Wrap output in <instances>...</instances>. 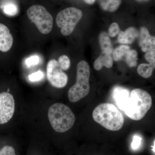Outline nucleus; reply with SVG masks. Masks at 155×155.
<instances>
[{"label": "nucleus", "mask_w": 155, "mask_h": 155, "mask_svg": "<svg viewBox=\"0 0 155 155\" xmlns=\"http://www.w3.org/2000/svg\"><path fill=\"white\" fill-rule=\"evenodd\" d=\"M138 31L135 28L130 27L125 31H121L119 33L118 40L122 44H130L138 36Z\"/></svg>", "instance_id": "obj_12"}, {"label": "nucleus", "mask_w": 155, "mask_h": 155, "mask_svg": "<svg viewBox=\"0 0 155 155\" xmlns=\"http://www.w3.org/2000/svg\"><path fill=\"white\" fill-rule=\"evenodd\" d=\"M47 77L50 84L57 88H63L68 82V76L55 59H52L48 62Z\"/></svg>", "instance_id": "obj_7"}, {"label": "nucleus", "mask_w": 155, "mask_h": 155, "mask_svg": "<svg viewBox=\"0 0 155 155\" xmlns=\"http://www.w3.org/2000/svg\"><path fill=\"white\" fill-rule=\"evenodd\" d=\"M58 64L63 70H67L70 67V61L67 56L62 55L58 59Z\"/></svg>", "instance_id": "obj_20"}, {"label": "nucleus", "mask_w": 155, "mask_h": 155, "mask_svg": "<svg viewBox=\"0 0 155 155\" xmlns=\"http://www.w3.org/2000/svg\"><path fill=\"white\" fill-rule=\"evenodd\" d=\"M146 60L149 63L153 68L155 67V51L147 52L145 55Z\"/></svg>", "instance_id": "obj_24"}, {"label": "nucleus", "mask_w": 155, "mask_h": 155, "mask_svg": "<svg viewBox=\"0 0 155 155\" xmlns=\"http://www.w3.org/2000/svg\"><path fill=\"white\" fill-rule=\"evenodd\" d=\"M28 17L43 34H48L52 30V16L47 9L40 5L31 6L27 11Z\"/></svg>", "instance_id": "obj_5"}, {"label": "nucleus", "mask_w": 155, "mask_h": 155, "mask_svg": "<svg viewBox=\"0 0 155 155\" xmlns=\"http://www.w3.org/2000/svg\"><path fill=\"white\" fill-rule=\"evenodd\" d=\"M99 42L103 52L111 54L113 52V46L109 35L107 32H103L100 34Z\"/></svg>", "instance_id": "obj_14"}, {"label": "nucleus", "mask_w": 155, "mask_h": 155, "mask_svg": "<svg viewBox=\"0 0 155 155\" xmlns=\"http://www.w3.org/2000/svg\"><path fill=\"white\" fill-rule=\"evenodd\" d=\"M48 117L54 130L59 133L69 130L75 122V115L71 109L62 103H56L50 107Z\"/></svg>", "instance_id": "obj_3"}, {"label": "nucleus", "mask_w": 155, "mask_h": 155, "mask_svg": "<svg viewBox=\"0 0 155 155\" xmlns=\"http://www.w3.org/2000/svg\"><path fill=\"white\" fill-rule=\"evenodd\" d=\"M130 94L128 90L121 87H116L113 90V97L116 105L121 110H125Z\"/></svg>", "instance_id": "obj_10"}, {"label": "nucleus", "mask_w": 155, "mask_h": 155, "mask_svg": "<svg viewBox=\"0 0 155 155\" xmlns=\"http://www.w3.org/2000/svg\"><path fill=\"white\" fill-rule=\"evenodd\" d=\"M40 62V58L38 56H31L25 60V64L28 67L38 65Z\"/></svg>", "instance_id": "obj_25"}, {"label": "nucleus", "mask_w": 155, "mask_h": 155, "mask_svg": "<svg viewBox=\"0 0 155 155\" xmlns=\"http://www.w3.org/2000/svg\"><path fill=\"white\" fill-rule=\"evenodd\" d=\"M113 65V59L111 54L103 52L94 63V67L97 70H101L104 66L108 68H111Z\"/></svg>", "instance_id": "obj_13"}, {"label": "nucleus", "mask_w": 155, "mask_h": 155, "mask_svg": "<svg viewBox=\"0 0 155 155\" xmlns=\"http://www.w3.org/2000/svg\"><path fill=\"white\" fill-rule=\"evenodd\" d=\"M141 138L138 136H134L133 141L131 143V147L134 150H137L139 147L141 143Z\"/></svg>", "instance_id": "obj_26"}, {"label": "nucleus", "mask_w": 155, "mask_h": 155, "mask_svg": "<svg viewBox=\"0 0 155 155\" xmlns=\"http://www.w3.org/2000/svg\"><path fill=\"white\" fill-rule=\"evenodd\" d=\"M85 1V2L87 3V4H89V5H91V4H93L94 2L96 0H84Z\"/></svg>", "instance_id": "obj_27"}, {"label": "nucleus", "mask_w": 155, "mask_h": 155, "mask_svg": "<svg viewBox=\"0 0 155 155\" xmlns=\"http://www.w3.org/2000/svg\"><path fill=\"white\" fill-rule=\"evenodd\" d=\"M90 69L87 62L81 61L78 64L76 83L68 93L69 101L76 103L88 95L90 90L89 80Z\"/></svg>", "instance_id": "obj_4"}, {"label": "nucleus", "mask_w": 155, "mask_h": 155, "mask_svg": "<svg viewBox=\"0 0 155 155\" xmlns=\"http://www.w3.org/2000/svg\"><path fill=\"white\" fill-rule=\"evenodd\" d=\"M13 43L14 38L8 28L0 23V51L3 52L8 51Z\"/></svg>", "instance_id": "obj_9"}, {"label": "nucleus", "mask_w": 155, "mask_h": 155, "mask_svg": "<svg viewBox=\"0 0 155 155\" xmlns=\"http://www.w3.org/2000/svg\"><path fill=\"white\" fill-rule=\"evenodd\" d=\"M153 67L150 64H143L139 65L137 72L139 75L144 78H148L152 75Z\"/></svg>", "instance_id": "obj_16"}, {"label": "nucleus", "mask_w": 155, "mask_h": 155, "mask_svg": "<svg viewBox=\"0 0 155 155\" xmlns=\"http://www.w3.org/2000/svg\"><path fill=\"white\" fill-rule=\"evenodd\" d=\"M15 102L14 97L8 92L0 94V124L8 122L14 116Z\"/></svg>", "instance_id": "obj_8"}, {"label": "nucleus", "mask_w": 155, "mask_h": 155, "mask_svg": "<svg viewBox=\"0 0 155 155\" xmlns=\"http://www.w3.org/2000/svg\"><path fill=\"white\" fill-rule=\"evenodd\" d=\"M4 13L10 16H14L17 14L18 12L17 6L14 4L9 3L6 4L3 7Z\"/></svg>", "instance_id": "obj_19"}, {"label": "nucleus", "mask_w": 155, "mask_h": 155, "mask_svg": "<svg viewBox=\"0 0 155 155\" xmlns=\"http://www.w3.org/2000/svg\"><path fill=\"white\" fill-rule=\"evenodd\" d=\"M137 1H139V2H143V1H148L149 0H137Z\"/></svg>", "instance_id": "obj_28"}, {"label": "nucleus", "mask_w": 155, "mask_h": 155, "mask_svg": "<svg viewBox=\"0 0 155 155\" xmlns=\"http://www.w3.org/2000/svg\"><path fill=\"white\" fill-rule=\"evenodd\" d=\"M0 155H16L14 148L11 146L6 145L0 150Z\"/></svg>", "instance_id": "obj_21"}, {"label": "nucleus", "mask_w": 155, "mask_h": 155, "mask_svg": "<svg viewBox=\"0 0 155 155\" xmlns=\"http://www.w3.org/2000/svg\"><path fill=\"white\" fill-rule=\"evenodd\" d=\"M137 54L135 50H129L125 56V61L130 67H135L137 65Z\"/></svg>", "instance_id": "obj_18"}, {"label": "nucleus", "mask_w": 155, "mask_h": 155, "mask_svg": "<svg viewBox=\"0 0 155 155\" xmlns=\"http://www.w3.org/2000/svg\"><path fill=\"white\" fill-rule=\"evenodd\" d=\"M82 11L76 8H69L60 11L56 17L57 25L64 36L72 34L82 17Z\"/></svg>", "instance_id": "obj_6"}, {"label": "nucleus", "mask_w": 155, "mask_h": 155, "mask_svg": "<svg viewBox=\"0 0 155 155\" xmlns=\"http://www.w3.org/2000/svg\"><path fill=\"white\" fill-rule=\"evenodd\" d=\"M44 76L43 72L41 71H38L30 74L28 76V79L31 81H38L42 79Z\"/></svg>", "instance_id": "obj_23"}, {"label": "nucleus", "mask_w": 155, "mask_h": 155, "mask_svg": "<svg viewBox=\"0 0 155 155\" xmlns=\"http://www.w3.org/2000/svg\"><path fill=\"white\" fill-rule=\"evenodd\" d=\"M120 32L119 25L116 22L112 23L109 29V34L111 37L116 36Z\"/></svg>", "instance_id": "obj_22"}, {"label": "nucleus", "mask_w": 155, "mask_h": 155, "mask_svg": "<svg viewBox=\"0 0 155 155\" xmlns=\"http://www.w3.org/2000/svg\"><path fill=\"white\" fill-rule=\"evenodd\" d=\"M130 50V47L127 45H122L115 50L114 52V60L119 61L125 57L127 53Z\"/></svg>", "instance_id": "obj_17"}, {"label": "nucleus", "mask_w": 155, "mask_h": 155, "mask_svg": "<svg viewBox=\"0 0 155 155\" xmlns=\"http://www.w3.org/2000/svg\"><path fill=\"white\" fill-rule=\"evenodd\" d=\"M152 105V98L147 92L140 88L131 91L124 112L135 121L142 119Z\"/></svg>", "instance_id": "obj_1"}, {"label": "nucleus", "mask_w": 155, "mask_h": 155, "mask_svg": "<svg viewBox=\"0 0 155 155\" xmlns=\"http://www.w3.org/2000/svg\"><path fill=\"white\" fill-rule=\"evenodd\" d=\"M92 116L96 122L111 131L120 130L124 123L122 113L116 106L110 103H103L97 106Z\"/></svg>", "instance_id": "obj_2"}, {"label": "nucleus", "mask_w": 155, "mask_h": 155, "mask_svg": "<svg viewBox=\"0 0 155 155\" xmlns=\"http://www.w3.org/2000/svg\"><path fill=\"white\" fill-rule=\"evenodd\" d=\"M100 5L106 11L114 12L116 11L122 3V0H100Z\"/></svg>", "instance_id": "obj_15"}, {"label": "nucleus", "mask_w": 155, "mask_h": 155, "mask_svg": "<svg viewBox=\"0 0 155 155\" xmlns=\"http://www.w3.org/2000/svg\"><path fill=\"white\" fill-rule=\"evenodd\" d=\"M140 46L143 51L145 52L155 51V36L150 35L146 27H142L140 29Z\"/></svg>", "instance_id": "obj_11"}]
</instances>
